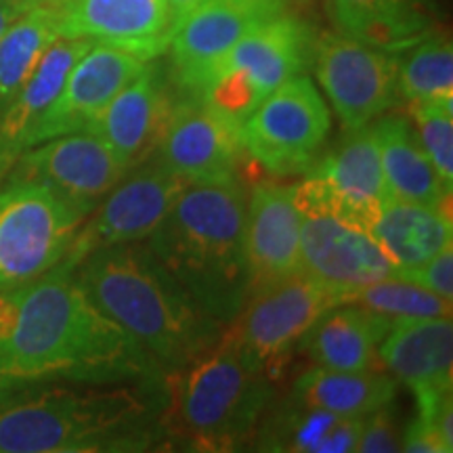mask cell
Segmentation results:
<instances>
[{
	"mask_svg": "<svg viewBox=\"0 0 453 453\" xmlns=\"http://www.w3.org/2000/svg\"><path fill=\"white\" fill-rule=\"evenodd\" d=\"M162 378L160 364L87 296L72 271L55 267L0 292V387Z\"/></svg>",
	"mask_w": 453,
	"mask_h": 453,
	"instance_id": "obj_1",
	"label": "cell"
},
{
	"mask_svg": "<svg viewBox=\"0 0 453 453\" xmlns=\"http://www.w3.org/2000/svg\"><path fill=\"white\" fill-rule=\"evenodd\" d=\"M166 378L0 387V453L147 451L164 443Z\"/></svg>",
	"mask_w": 453,
	"mask_h": 453,
	"instance_id": "obj_2",
	"label": "cell"
},
{
	"mask_svg": "<svg viewBox=\"0 0 453 453\" xmlns=\"http://www.w3.org/2000/svg\"><path fill=\"white\" fill-rule=\"evenodd\" d=\"M72 275L166 373L194 361L220 338L219 321L197 307L143 242L97 248Z\"/></svg>",
	"mask_w": 453,
	"mask_h": 453,
	"instance_id": "obj_3",
	"label": "cell"
},
{
	"mask_svg": "<svg viewBox=\"0 0 453 453\" xmlns=\"http://www.w3.org/2000/svg\"><path fill=\"white\" fill-rule=\"evenodd\" d=\"M246 191L240 180L189 183L147 246L203 313L231 324L250 294Z\"/></svg>",
	"mask_w": 453,
	"mask_h": 453,
	"instance_id": "obj_4",
	"label": "cell"
},
{
	"mask_svg": "<svg viewBox=\"0 0 453 453\" xmlns=\"http://www.w3.org/2000/svg\"><path fill=\"white\" fill-rule=\"evenodd\" d=\"M166 430L196 451H234L250 443L271 407L267 370L220 336L194 361L166 373Z\"/></svg>",
	"mask_w": 453,
	"mask_h": 453,
	"instance_id": "obj_5",
	"label": "cell"
},
{
	"mask_svg": "<svg viewBox=\"0 0 453 453\" xmlns=\"http://www.w3.org/2000/svg\"><path fill=\"white\" fill-rule=\"evenodd\" d=\"M313 47L309 27L281 11L243 34L203 73L189 97L214 105L242 127L260 101L303 73Z\"/></svg>",
	"mask_w": 453,
	"mask_h": 453,
	"instance_id": "obj_6",
	"label": "cell"
},
{
	"mask_svg": "<svg viewBox=\"0 0 453 453\" xmlns=\"http://www.w3.org/2000/svg\"><path fill=\"white\" fill-rule=\"evenodd\" d=\"M87 217L47 185H0V292L26 286L65 258Z\"/></svg>",
	"mask_w": 453,
	"mask_h": 453,
	"instance_id": "obj_7",
	"label": "cell"
},
{
	"mask_svg": "<svg viewBox=\"0 0 453 453\" xmlns=\"http://www.w3.org/2000/svg\"><path fill=\"white\" fill-rule=\"evenodd\" d=\"M330 124V110L321 93L298 73L260 101L243 120L242 143L269 173L300 174L319 157Z\"/></svg>",
	"mask_w": 453,
	"mask_h": 453,
	"instance_id": "obj_8",
	"label": "cell"
},
{
	"mask_svg": "<svg viewBox=\"0 0 453 453\" xmlns=\"http://www.w3.org/2000/svg\"><path fill=\"white\" fill-rule=\"evenodd\" d=\"M338 304V292L307 271L254 286L231 324V336L254 364H277L317 319Z\"/></svg>",
	"mask_w": 453,
	"mask_h": 453,
	"instance_id": "obj_9",
	"label": "cell"
},
{
	"mask_svg": "<svg viewBox=\"0 0 453 453\" xmlns=\"http://www.w3.org/2000/svg\"><path fill=\"white\" fill-rule=\"evenodd\" d=\"M313 65L332 110L347 130L370 127L401 101L395 50L336 32L315 42Z\"/></svg>",
	"mask_w": 453,
	"mask_h": 453,
	"instance_id": "obj_10",
	"label": "cell"
},
{
	"mask_svg": "<svg viewBox=\"0 0 453 453\" xmlns=\"http://www.w3.org/2000/svg\"><path fill=\"white\" fill-rule=\"evenodd\" d=\"M388 197L372 124L349 130V137L317 164L315 173L294 187L300 214L327 212L365 231H372Z\"/></svg>",
	"mask_w": 453,
	"mask_h": 453,
	"instance_id": "obj_11",
	"label": "cell"
},
{
	"mask_svg": "<svg viewBox=\"0 0 453 453\" xmlns=\"http://www.w3.org/2000/svg\"><path fill=\"white\" fill-rule=\"evenodd\" d=\"M189 185L151 154L104 197L93 219L81 226L65 258L57 267L72 271L97 248L145 242Z\"/></svg>",
	"mask_w": 453,
	"mask_h": 453,
	"instance_id": "obj_12",
	"label": "cell"
},
{
	"mask_svg": "<svg viewBox=\"0 0 453 453\" xmlns=\"http://www.w3.org/2000/svg\"><path fill=\"white\" fill-rule=\"evenodd\" d=\"M128 173L130 168L104 141L81 130L26 150L7 179L38 180L88 219Z\"/></svg>",
	"mask_w": 453,
	"mask_h": 453,
	"instance_id": "obj_13",
	"label": "cell"
},
{
	"mask_svg": "<svg viewBox=\"0 0 453 453\" xmlns=\"http://www.w3.org/2000/svg\"><path fill=\"white\" fill-rule=\"evenodd\" d=\"M242 154L240 124L197 97L174 104L154 151L187 183L235 179Z\"/></svg>",
	"mask_w": 453,
	"mask_h": 453,
	"instance_id": "obj_14",
	"label": "cell"
},
{
	"mask_svg": "<svg viewBox=\"0 0 453 453\" xmlns=\"http://www.w3.org/2000/svg\"><path fill=\"white\" fill-rule=\"evenodd\" d=\"M300 225V265L338 294L399 277L370 231L327 212H304Z\"/></svg>",
	"mask_w": 453,
	"mask_h": 453,
	"instance_id": "obj_15",
	"label": "cell"
},
{
	"mask_svg": "<svg viewBox=\"0 0 453 453\" xmlns=\"http://www.w3.org/2000/svg\"><path fill=\"white\" fill-rule=\"evenodd\" d=\"M145 67L143 57L95 42L67 73L53 105L34 130L30 147L61 134L81 133Z\"/></svg>",
	"mask_w": 453,
	"mask_h": 453,
	"instance_id": "obj_16",
	"label": "cell"
},
{
	"mask_svg": "<svg viewBox=\"0 0 453 453\" xmlns=\"http://www.w3.org/2000/svg\"><path fill=\"white\" fill-rule=\"evenodd\" d=\"M61 36L87 38L154 59L168 49L174 19L164 0H49Z\"/></svg>",
	"mask_w": 453,
	"mask_h": 453,
	"instance_id": "obj_17",
	"label": "cell"
},
{
	"mask_svg": "<svg viewBox=\"0 0 453 453\" xmlns=\"http://www.w3.org/2000/svg\"><path fill=\"white\" fill-rule=\"evenodd\" d=\"M281 11L252 0H203L179 21L168 42L177 82L191 95L203 73L223 59L243 34Z\"/></svg>",
	"mask_w": 453,
	"mask_h": 453,
	"instance_id": "obj_18",
	"label": "cell"
},
{
	"mask_svg": "<svg viewBox=\"0 0 453 453\" xmlns=\"http://www.w3.org/2000/svg\"><path fill=\"white\" fill-rule=\"evenodd\" d=\"M173 107L166 78L147 64L84 130L104 141L133 170L156 151Z\"/></svg>",
	"mask_w": 453,
	"mask_h": 453,
	"instance_id": "obj_19",
	"label": "cell"
},
{
	"mask_svg": "<svg viewBox=\"0 0 453 453\" xmlns=\"http://www.w3.org/2000/svg\"><path fill=\"white\" fill-rule=\"evenodd\" d=\"M303 217L294 202V187L263 183L254 187L246 208V263L250 290L260 283L290 275L300 265Z\"/></svg>",
	"mask_w": 453,
	"mask_h": 453,
	"instance_id": "obj_20",
	"label": "cell"
},
{
	"mask_svg": "<svg viewBox=\"0 0 453 453\" xmlns=\"http://www.w3.org/2000/svg\"><path fill=\"white\" fill-rule=\"evenodd\" d=\"M87 38L61 36L50 44L24 87L0 110V185L21 154L30 150L38 122L53 105L76 61L93 47Z\"/></svg>",
	"mask_w": 453,
	"mask_h": 453,
	"instance_id": "obj_21",
	"label": "cell"
},
{
	"mask_svg": "<svg viewBox=\"0 0 453 453\" xmlns=\"http://www.w3.org/2000/svg\"><path fill=\"white\" fill-rule=\"evenodd\" d=\"M378 355L390 376L410 387L413 395L451 390V317L393 321Z\"/></svg>",
	"mask_w": 453,
	"mask_h": 453,
	"instance_id": "obj_22",
	"label": "cell"
},
{
	"mask_svg": "<svg viewBox=\"0 0 453 453\" xmlns=\"http://www.w3.org/2000/svg\"><path fill=\"white\" fill-rule=\"evenodd\" d=\"M361 418L336 416L290 396L260 418L252 443L260 451L350 453L357 451Z\"/></svg>",
	"mask_w": 453,
	"mask_h": 453,
	"instance_id": "obj_23",
	"label": "cell"
},
{
	"mask_svg": "<svg viewBox=\"0 0 453 453\" xmlns=\"http://www.w3.org/2000/svg\"><path fill=\"white\" fill-rule=\"evenodd\" d=\"M393 326L387 317L355 304H336L326 311L300 338L304 353L326 370H370L382 338Z\"/></svg>",
	"mask_w": 453,
	"mask_h": 453,
	"instance_id": "obj_24",
	"label": "cell"
},
{
	"mask_svg": "<svg viewBox=\"0 0 453 453\" xmlns=\"http://www.w3.org/2000/svg\"><path fill=\"white\" fill-rule=\"evenodd\" d=\"M380 145L384 180L390 197L449 211L451 194L420 143L416 127L405 116H380L373 124Z\"/></svg>",
	"mask_w": 453,
	"mask_h": 453,
	"instance_id": "obj_25",
	"label": "cell"
},
{
	"mask_svg": "<svg viewBox=\"0 0 453 453\" xmlns=\"http://www.w3.org/2000/svg\"><path fill=\"white\" fill-rule=\"evenodd\" d=\"M327 11L340 34L387 50L426 36L433 15L430 0H327Z\"/></svg>",
	"mask_w": 453,
	"mask_h": 453,
	"instance_id": "obj_26",
	"label": "cell"
},
{
	"mask_svg": "<svg viewBox=\"0 0 453 453\" xmlns=\"http://www.w3.org/2000/svg\"><path fill=\"white\" fill-rule=\"evenodd\" d=\"M370 234L399 271L416 269L451 243V212L388 197Z\"/></svg>",
	"mask_w": 453,
	"mask_h": 453,
	"instance_id": "obj_27",
	"label": "cell"
},
{
	"mask_svg": "<svg viewBox=\"0 0 453 453\" xmlns=\"http://www.w3.org/2000/svg\"><path fill=\"white\" fill-rule=\"evenodd\" d=\"M396 380L388 373L370 370L340 372L313 367L294 382L292 396L317 410L336 416L364 418L393 403Z\"/></svg>",
	"mask_w": 453,
	"mask_h": 453,
	"instance_id": "obj_28",
	"label": "cell"
},
{
	"mask_svg": "<svg viewBox=\"0 0 453 453\" xmlns=\"http://www.w3.org/2000/svg\"><path fill=\"white\" fill-rule=\"evenodd\" d=\"M57 38L59 15L50 3L30 9L7 27L0 38V110L24 87Z\"/></svg>",
	"mask_w": 453,
	"mask_h": 453,
	"instance_id": "obj_29",
	"label": "cell"
},
{
	"mask_svg": "<svg viewBox=\"0 0 453 453\" xmlns=\"http://www.w3.org/2000/svg\"><path fill=\"white\" fill-rule=\"evenodd\" d=\"M338 304H355L390 321L451 317V300L403 277H388L338 294Z\"/></svg>",
	"mask_w": 453,
	"mask_h": 453,
	"instance_id": "obj_30",
	"label": "cell"
},
{
	"mask_svg": "<svg viewBox=\"0 0 453 453\" xmlns=\"http://www.w3.org/2000/svg\"><path fill=\"white\" fill-rule=\"evenodd\" d=\"M399 93L407 104L453 99V49L449 38L422 36L399 59Z\"/></svg>",
	"mask_w": 453,
	"mask_h": 453,
	"instance_id": "obj_31",
	"label": "cell"
},
{
	"mask_svg": "<svg viewBox=\"0 0 453 453\" xmlns=\"http://www.w3.org/2000/svg\"><path fill=\"white\" fill-rule=\"evenodd\" d=\"M411 105L416 133L437 170L441 183L453 191V99L418 101Z\"/></svg>",
	"mask_w": 453,
	"mask_h": 453,
	"instance_id": "obj_32",
	"label": "cell"
},
{
	"mask_svg": "<svg viewBox=\"0 0 453 453\" xmlns=\"http://www.w3.org/2000/svg\"><path fill=\"white\" fill-rule=\"evenodd\" d=\"M403 430L396 424L395 413L390 405L367 413L361 418L359 439H357V451L361 453H393L401 451Z\"/></svg>",
	"mask_w": 453,
	"mask_h": 453,
	"instance_id": "obj_33",
	"label": "cell"
},
{
	"mask_svg": "<svg viewBox=\"0 0 453 453\" xmlns=\"http://www.w3.org/2000/svg\"><path fill=\"white\" fill-rule=\"evenodd\" d=\"M399 277L439 294L441 298L453 300V246H445L420 267L399 271Z\"/></svg>",
	"mask_w": 453,
	"mask_h": 453,
	"instance_id": "obj_34",
	"label": "cell"
},
{
	"mask_svg": "<svg viewBox=\"0 0 453 453\" xmlns=\"http://www.w3.org/2000/svg\"><path fill=\"white\" fill-rule=\"evenodd\" d=\"M401 451L411 453H447L443 441L439 434L428 426L420 418L413 420L403 428V441H401Z\"/></svg>",
	"mask_w": 453,
	"mask_h": 453,
	"instance_id": "obj_35",
	"label": "cell"
},
{
	"mask_svg": "<svg viewBox=\"0 0 453 453\" xmlns=\"http://www.w3.org/2000/svg\"><path fill=\"white\" fill-rule=\"evenodd\" d=\"M42 3H49V0H0V38L15 19Z\"/></svg>",
	"mask_w": 453,
	"mask_h": 453,
	"instance_id": "obj_36",
	"label": "cell"
},
{
	"mask_svg": "<svg viewBox=\"0 0 453 453\" xmlns=\"http://www.w3.org/2000/svg\"><path fill=\"white\" fill-rule=\"evenodd\" d=\"M164 3H166L170 15L174 19V26H177L185 15H189L196 7H200L203 0H164Z\"/></svg>",
	"mask_w": 453,
	"mask_h": 453,
	"instance_id": "obj_37",
	"label": "cell"
},
{
	"mask_svg": "<svg viewBox=\"0 0 453 453\" xmlns=\"http://www.w3.org/2000/svg\"><path fill=\"white\" fill-rule=\"evenodd\" d=\"M252 3H260V4H269V7H275V9H283V3H286V0H252Z\"/></svg>",
	"mask_w": 453,
	"mask_h": 453,
	"instance_id": "obj_38",
	"label": "cell"
}]
</instances>
